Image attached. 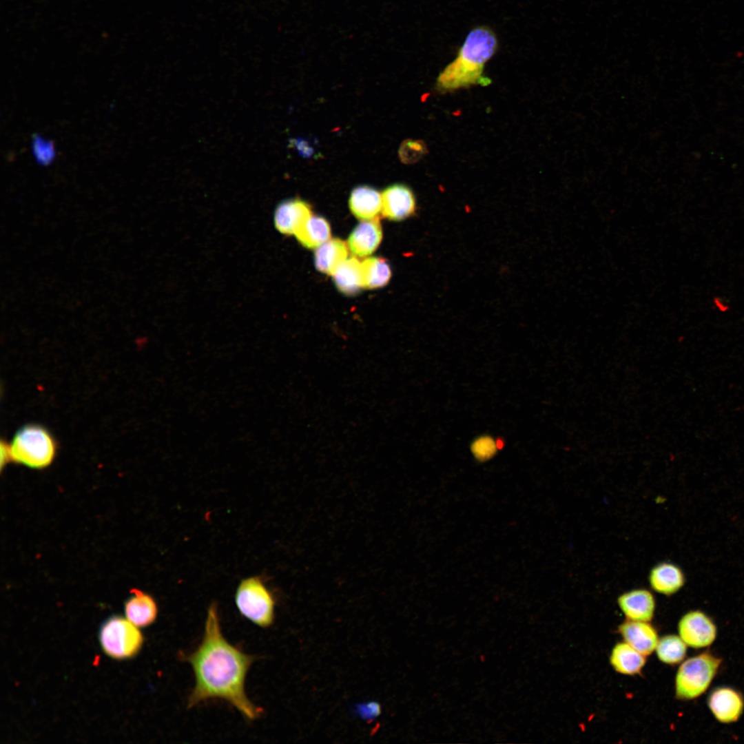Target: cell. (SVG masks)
Segmentation results:
<instances>
[{
    "instance_id": "obj_10",
    "label": "cell",
    "mask_w": 744,
    "mask_h": 744,
    "mask_svg": "<svg viewBox=\"0 0 744 744\" xmlns=\"http://www.w3.org/2000/svg\"><path fill=\"white\" fill-rule=\"evenodd\" d=\"M311 216V208L307 202L300 198L285 200L276 208L274 225L281 234L293 235Z\"/></svg>"
},
{
    "instance_id": "obj_19",
    "label": "cell",
    "mask_w": 744,
    "mask_h": 744,
    "mask_svg": "<svg viewBox=\"0 0 744 744\" xmlns=\"http://www.w3.org/2000/svg\"><path fill=\"white\" fill-rule=\"evenodd\" d=\"M645 656L626 642L617 643L612 648L610 662L619 673L626 675L639 674L645 664Z\"/></svg>"
},
{
    "instance_id": "obj_13",
    "label": "cell",
    "mask_w": 744,
    "mask_h": 744,
    "mask_svg": "<svg viewBox=\"0 0 744 744\" xmlns=\"http://www.w3.org/2000/svg\"><path fill=\"white\" fill-rule=\"evenodd\" d=\"M619 632L624 642L644 656L652 654L659 641L656 630L646 621L628 619L619 626Z\"/></svg>"
},
{
    "instance_id": "obj_22",
    "label": "cell",
    "mask_w": 744,
    "mask_h": 744,
    "mask_svg": "<svg viewBox=\"0 0 744 744\" xmlns=\"http://www.w3.org/2000/svg\"><path fill=\"white\" fill-rule=\"evenodd\" d=\"M686 645L679 636L668 634L659 639L655 650L658 659L661 662L674 665L684 659L687 650Z\"/></svg>"
},
{
    "instance_id": "obj_27",
    "label": "cell",
    "mask_w": 744,
    "mask_h": 744,
    "mask_svg": "<svg viewBox=\"0 0 744 744\" xmlns=\"http://www.w3.org/2000/svg\"><path fill=\"white\" fill-rule=\"evenodd\" d=\"M10 461L11 460H10V453H9L8 444L7 443H6V442H1V468H3V465L6 464L7 463L10 462Z\"/></svg>"
},
{
    "instance_id": "obj_17",
    "label": "cell",
    "mask_w": 744,
    "mask_h": 744,
    "mask_svg": "<svg viewBox=\"0 0 744 744\" xmlns=\"http://www.w3.org/2000/svg\"><path fill=\"white\" fill-rule=\"evenodd\" d=\"M348 245L340 238L329 239L316 249L314 258L316 269L332 276L336 268L348 256Z\"/></svg>"
},
{
    "instance_id": "obj_6",
    "label": "cell",
    "mask_w": 744,
    "mask_h": 744,
    "mask_svg": "<svg viewBox=\"0 0 744 744\" xmlns=\"http://www.w3.org/2000/svg\"><path fill=\"white\" fill-rule=\"evenodd\" d=\"M136 626L127 618L114 616L102 625L99 641L108 656L124 659L135 656L141 650L143 637Z\"/></svg>"
},
{
    "instance_id": "obj_7",
    "label": "cell",
    "mask_w": 744,
    "mask_h": 744,
    "mask_svg": "<svg viewBox=\"0 0 744 744\" xmlns=\"http://www.w3.org/2000/svg\"><path fill=\"white\" fill-rule=\"evenodd\" d=\"M681 639L687 645L701 648L711 645L716 637V627L711 619L700 610L685 614L678 623Z\"/></svg>"
},
{
    "instance_id": "obj_25",
    "label": "cell",
    "mask_w": 744,
    "mask_h": 744,
    "mask_svg": "<svg viewBox=\"0 0 744 744\" xmlns=\"http://www.w3.org/2000/svg\"><path fill=\"white\" fill-rule=\"evenodd\" d=\"M32 149L37 161L40 164L48 165L54 158L53 143L45 141L39 136L34 137Z\"/></svg>"
},
{
    "instance_id": "obj_24",
    "label": "cell",
    "mask_w": 744,
    "mask_h": 744,
    "mask_svg": "<svg viewBox=\"0 0 744 744\" xmlns=\"http://www.w3.org/2000/svg\"><path fill=\"white\" fill-rule=\"evenodd\" d=\"M427 153L425 143L420 140L407 139L400 145L398 154L401 161L413 164L421 160Z\"/></svg>"
},
{
    "instance_id": "obj_12",
    "label": "cell",
    "mask_w": 744,
    "mask_h": 744,
    "mask_svg": "<svg viewBox=\"0 0 744 744\" xmlns=\"http://www.w3.org/2000/svg\"><path fill=\"white\" fill-rule=\"evenodd\" d=\"M382 238V230L378 218L363 220L349 235L347 245L354 256L364 258L377 249Z\"/></svg>"
},
{
    "instance_id": "obj_21",
    "label": "cell",
    "mask_w": 744,
    "mask_h": 744,
    "mask_svg": "<svg viewBox=\"0 0 744 744\" xmlns=\"http://www.w3.org/2000/svg\"><path fill=\"white\" fill-rule=\"evenodd\" d=\"M363 288L384 287L390 280L391 268L386 260L379 257L366 258L361 262Z\"/></svg>"
},
{
    "instance_id": "obj_16",
    "label": "cell",
    "mask_w": 744,
    "mask_h": 744,
    "mask_svg": "<svg viewBox=\"0 0 744 744\" xmlns=\"http://www.w3.org/2000/svg\"><path fill=\"white\" fill-rule=\"evenodd\" d=\"M648 581L653 590L669 596L684 586L685 579L683 572L678 566L670 562H661L650 570Z\"/></svg>"
},
{
    "instance_id": "obj_20",
    "label": "cell",
    "mask_w": 744,
    "mask_h": 744,
    "mask_svg": "<svg viewBox=\"0 0 744 744\" xmlns=\"http://www.w3.org/2000/svg\"><path fill=\"white\" fill-rule=\"evenodd\" d=\"M293 235L303 247L310 249H317L330 239V225L323 217L311 216Z\"/></svg>"
},
{
    "instance_id": "obj_1",
    "label": "cell",
    "mask_w": 744,
    "mask_h": 744,
    "mask_svg": "<svg viewBox=\"0 0 744 744\" xmlns=\"http://www.w3.org/2000/svg\"><path fill=\"white\" fill-rule=\"evenodd\" d=\"M184 660L194 671L195 685L187 706L192 708L211 699H220L234 707L246 719H258L263 710L245 692L247 674L256 657L229 643L222 632L216 603L207 609L204 632L197 648Z\"/></svg>"
},
{
    "instance_id": "obj_4",
    "label": "cell",
    "mask_w": 744,
    "mask_h": 744,
    "mask_svg": "<svg viewBox=\"0 0 744 744\" xmlns=\"http://www.w3.org/2000/svg\"><path fill=\"white\" fill-rule=\"evenodd\" d=\"M235 603L239 613L262 628L270 627L275 618V599L259 577L242 579L237 587Z\"/></svg>"
},
{
    "instance_id": "obj_2",
    "label": "cell",
    "mask_w": 744,
    "mask_h": 744,
    "mask_svg": "<svg viewBox=\"0 0 744 744\" xmlns=\"http://www.w3.org/2000/svg\"><path fill=\"white\" fill-rule=\"evenodd\" d=\"M497 48L498 40L491 28L486 25L473 28L459 49L456 58L438 75L437 90L446 92L473 85L490 84V79L484 76V70Z\"/></svg>"
},
{
    "instance_id": "obj_8",
    "label": "cell",
    "mask_w": 744,
    "mask_h": 744,
    "mask_svg": "<svg viewBox=\"0 0 744 744\" xmlns=\"http://www.w3.org/2000/svg\"><path fill=\"white\" fill-rule=\"evenodd\" d=\"M416 200L413 191L404 184H394L382 194V215L394 221L404 220L414 214Z\"/></svg>"
},
{
    "instance_id": "obj_18",
    "label": "cell",
    "mask_w": 744,
    "mask_h": 744,
    "mask_svg": "<svg viewBox=\"0 0 744 744\" xmlns=\"http://www.w3.org/2000/svg\"><path fill=\"white\" fill-rule=\"evenodd\" d=\"M331 276L338 289L345 295H355L363 288L362 263L355 256L347 258Z\"/></svg>"
},
{
    "instance_id": "obj_3",
    "label": "cell",
    "mask_w": 744,
    "mask_h": 744,
    "mask_svg": "<svg viewBox=\"0 0 744 744\" xmlns=\"http://www.w3.org/2000/svg\"><path fill=\"white\" fill-rule=\"evenodd\" d=\"M8 448L11 461L35 469L48 467L56 453V442L50 433L33 424L19 429Z\"/></svg>"
},
{
    "instance_id": "obj_5",
    "label": "cell",
    "mask_w": 744,
    "mask_h": 744,
    "mask_svg": "<svg viewBox=\"0 0 744 744\" xmlns=\"http://www.w3.org/2000/svg\"><path fill=\"white\" fill-rule=\"evenodd\" d=\"M721 661L720 658L706 652L683 662L675 677L676 697L692 700L701 696L710 686Z\"/></svg>"
},
{
    "instance_id": "obj_14",
    "label": "cell",
    "mask_w": 744,
    "mask_h": 744,
    "mask_svg": "<svg viewBox=\"0 0 744 744\" xmlns=\"http://www.w3.org/2000/svg\"><path fill=\"white\" fill-rule=\"evenodd\" d=\"M352 214L360 220L378 219L382 214V194L369 186H358L353 189L349 200Z\"/></svg>"
},
{
    "instance_id": "obj_9",
    "label": "cell",
    "mask_w": 744,
    "mask_h": 744,
    "mask_svg": "<svg viewBox=\"0 0 744 744\" xmlns=\"http://www.w3.org/2000/svg\"><path fill=\"white\" fill-rule=\"evenodd\" d=\"M707 705L714 717L720 722L730 723L736 721L741 716L744 701L742 695L729 687H720L714 690L707 699Z\"/></svg>"
},
{
    "instance_id": "obj_11",
    "label": "cell",
    "mask_w": 744,
    "mask_h": 744,
    "mask_svg": "<svg viewBox=\"0 0 744 744\" xmlns=\"http://www.w3.org/2000/svg\"><path fill=\"white\" fill-rule=\"evenodd\" d=\"M617 603L628 620L646 621L652 620L655 610V599L649 590L634 589L621 594Z\"/></svg>"
},
{
    "instance_id": "obj_26",
    "label": "cell",
    "mask_w": 744,
    "mask_h": 744,
    "mask_svg": "<svg viewBox=\"0 0 744 744\" xmlns=\"http://www.w3.org/2000/svg\"><path fill=\"white\" fill-rule=\"evenodd\" d=\"M380 706L375 703H369L361 706L360 712L364 718L370 719L376 716L380 713Z\"/></svg>"
},
{
    "instance_id": "obj_15",
    "label": "cell",
    "mask_w": 744,
    "mask_h": 744,
    "mask_svg": "<svg viewBox=\"0 0 744 744\" xmlns=\"http://www.w3.org/2000/svg\"><path fill=\"white\" fill-rule=\"evenodd\" d=\"M132 595L125 603L126 618L138 628L152 624L158 615V606L154 599L149 595L133 589Z\"/></svg>"
},
{
    "instance_id": "obj_23",
    "label": "cell",
    "mask_w": 744,
    "mask_h": 744,
    "mask_svg": "<svg viewBox=\"0 0 744 744\" xmlns=\"http://www.w3.org/2000/svg\"><path fill=\"white\" fill-rule=\"evenodd\" d=\"M502 446V440H497L489 435H484L472 442L471 451L477 460L486 462L493 457Z\"/></svg>"
}]
</instances>
